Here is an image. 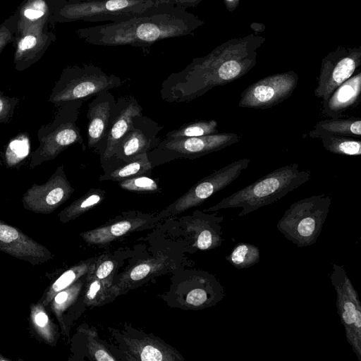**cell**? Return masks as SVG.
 Returning a JSON list of instances; mask_svg holds the SVG:
<instances>
[{"mask_svg":"<svg viewBox=\"0 0 361 361\" xmlns=\"http://www.w3.org/2000/svg\"><path fill=\"white\" fill-rule=\"evenodd\" d=\"M114 267L115 264L111 260L97 261L92 274L106 287L111 288Z\"/></svg>","mask_w":361,"mask_h":361,"instance_id":"cell-37","label":"cell"},{"mask_svg":"<svg viewBox=\"0 0 361 361\" xmlns=\"http://www.w3.org/2000/svg\"><path fill=\"white\" fill-rule=\"evenodd\" d=\"M130 350L142 361H172L181 360L180 355L171 348H167L157 341L147 339H126Z\"/></svg>","mask_w":361,"mask_h":361,"instance_id":"cell-21","label":"cell"},{"mask_svg":"<svg viewBox=\"0 0 361 361\" xmlns=\"http://www.w3.org/2000/svg\"><path fill=\"white\" fill-rule=\"evenodd\" d=\"M361 65V47H338L322 59L315 97L325 102L333 91L355 74Z\"/></svg>","mask_w":361,"mask_h":361,"instance_id":"cell-12","label":"cell"},{"mask_svg":"<svg viewBox=\"0 0 361 361\" xmlns=\"http://www.w3.org/2000/svg\"><path fill=\"white\" fill-rule=\"evenodd\" d=\"M19 102V98L9 97L0 90V125L11 122Z\"/></svg>","mask_w":361,"mask_h":361,"instance_id":"cell-36","label":"cell"},{"mask_svg":"<svg viewBox=\"0 0 361 361\" xmlns=\"http://www.w3.org/2000/svg\"><path fill=\"white\" fill-rule=\"evenodd\" d=\"M240 0H224V4L229 12H233L238 6Z\"/></svg>","mask_w":361,"mask_h":361,"instance_id":"cell-40","label":"cell"},{"mask_svg":"<svg viewBox=\"0 0 361 361\" xmlns=\"http://www.w3.org/2000/svg\"><path fill=\"white\" fill-rule=\"evenodd\" d=\"M45 22L19 26V37L14 54L16 69L24 71L35 63L45 51L51 41L49 35L43 31Z\"/></svg>","mask_w":361,"mask_h":361,"instance_id":"cell-18","label":"cell"},{"mask_svg":"<svg viewBox=\"0 0 361 361\" xmlns=\"http://www.w3.org/2000/svg\"><path fill=\"white\" fill-rule=\"evenodd\" d=\"M250 162V158H243L213 171L159 212L158 217L174 216L200 205L212 195L231 184L249 166Z\"/></svg>","mask_w":361,"mask_h":361,"instance_id":"cell-10","label":"cell"},{"mask_svg":"<svg viewBox=\"0 0 361 361\" xmlns=\"http://www.w3.org/2000/svg\"><path fill=\"white\" fill-rule=\"evenodd\" d=\"M218 123L215 120H199L182 125L168 132L164 138L174 139L199 137L219 133Z\"/></svg>","mask_w":361,"mask_h":361,"instance_id":"cell-28","label":"cell"},{"mask_svg":"<svg viewBox=\"0 0 361 361\" xmlns=\"http://www.w3.org/2000/svg\"><path fill=\"white\" fill-rule=\"evenodd\" d=\"M88 348L92 357L97 361H114L116 359L94 338H89Z\"/></svg>","mask_w":361,"mask_h":361,"instance_id":"cell-38","label":"cell"},{"mask_svg":"<svg viewBox=\"0 0 361 361\" xmlns=\"http://www.w3.org/2000/svg\"><path fill=\"white\" fill-rule=\"evenodd\" d=\"M311 179V172L294 163L279 167L255 182L223 198L204 212L241 208L239 216L272 204Z\"/></svg>","mask_w":361,"mask_h":361,"instance_id":"cell-3","label":"cell"},{"mask_svg":"<svg viewBox=\"0 0 361 361\" xmlns=\"http://www.w3.org/2000/svg\"><path fill=\"white\" fill-rule=\"evenodd\" d=\"M32 322L38 332L49 342L53 339L51 324L47 314L40 306H37L32 311Z\"/></svg>","mask_w":361,"mask_h":361,"instance_id":"cell-35","label":"cell"},{"mask_svg":"<svg viewBox=\"0 0 361 361\" xmlns=\"http://www.w3.org/2000/svg\"><path fill=\"white\" fill-rule=\"evenodd\" d=\"M240 139L237 133L219 132L199 137L164 138L147 155L154 168L176 159H197L238 142Z\"/></svg>","mask_w":361,"mask_h":361,"instance_id":"cell-8","label":"cell"},{"mask_svg":"<svg viewBox=\"0 0 361 361\" xmlns=\"http://www.w3.org/2000/svg\"><path fill=\"white\" fill-rule=\"evenodd\" d=\"M314 130L324 131L335 135L360 138V118H329L318 121Z\"/></svg>","mask_w":361,"mask_h":361,"instance_id":"cell-26","label":"cell"},{"mask_svg":"<svg viewBox=\"0 0 361 361\" xmlns=\"http://www.w3.org/2000/svg\"><path fill=\"white\" fill-rule=\"evenodd\" d=\"M298 79V75L293 71L263 78L240 93L238 106L257 109L271 108L292 95Z\"/></svg>","mask_w":361,"mask_h":361,"instance_id":"cell-11","label":"cell"},{"mask_svg":"<svg viewBox=\"0 0 361 361\" xmlns=\"http://www.w3.org/2000/svg\"><path fill=\"white\" fill-rule=\"evenodd\" d=\"M113 294L116 295L113 287H106L93 275L92 271L87 274L84 300L86 305H101L106 302Z\"/></svg>","mask_w":361,"mask_h":361,"instance_id":"cell-30","label":"cell"},{"mask_svg":"<svg viewBox=\"0 0 361 361\" xmlns=\"http://www.w3.org/2000/svg\"><path fill=\"white\" fill-rule=\"evenodd\" d=\"M29 135L22 133L8 143L4 154V160L7 168H17L30 154Z\"/></svg>","mask_w":361,"mask_h":361,"instance_id":"cell-27","label":"cell"},{"mask_svg":"<svg viewBox=\"0 0 361 361\" xmlns=\"http://www.w3.org/2000/svg\"><path fill=\"white\" fill-rule=\"evenodd\" d=\"M117 110V100L106 90L98 93L87 105V146L102 155L106 135Z\"/></svg>","mask_w":361,"mask_h":361,"instance_id":"cell-15","label":"cell"},{"mask_svg":"<svg viewBox=\"0 0 361 361\" xmlns=\"http://www.w3.org/2000/svg\"><path fill=\"white\" fill-rule=\"evenodd\" d=\"M202 0H70L61 4L57 18L61 22H121L171 6L191 8Z\"/></svg>","mask_w":361,"mask_h":361,"instance_id":"cell-4","label":"cell"},{"mask_svg":"<svg viewBox=\"0 0 361 361\" xmlns=\"http://www.w3.org/2000/svg\"><path fill=\"white\" fill-rule=\"evenodd\" d=\"M164 128L149 117L140 114L133 118V127L116 148L110 161L127 162L155 148L162 138L158 135Z\"/></svg>","mask_w":361,"mask_h":361,"instance_id":"cell-14","label":"cell"},{"mask_svg":"<svg viewBox=\"0 0 361 361\" xmlns=\"http://www.w3.org/2000/svg\"><path fill=\"white\" fill-rule=\"evenodd\" d=\"M264 42V37L250 34L229 39L206 56L194 58L162 82L161 98L169 103L189 102L238 80L255 66L257 49Z\"/></svg>","mask_w":361,"mask_h":361,"instance_id":"cell-1","label":"cell"},{"mask_svg":"<svg viewBox=\"0 0 361 361\" xmlns=\"http://www.w3.org/2000/svg\"><path fill=\"white\" fill-rule=\"evenodd\" d=\"M73 192L61 164L47 182L41 185L33 183L23 195L22 202L29 211L50 214L66 202Z\"/></svg>","mask_w":361,"mask_h":361,"instance_id":"cell-13","label":"cell"},{"mask_svg":"<svg viewBox=\"0 0 361 361\" xmlns=\"http://www.w3.org/2000/svg\"><path fill=\"white\" fill-rule=\"evenodd\" d=\"M0 250L32 264L47 262L51 253L19 229L0 220Z\"/></svg>","mask_w":361,"mask_h":361,"instance_id":"cell-16","label":"cell"},{"mask_svg":"<svg viewBox=\"0 0 361 361\" xmlns=\"http://www.w3.org/2000/svg\"><path fill=\"white\" fill-rule=\"evenodd\" d=\"M106 197V191L101 188H90L82 196L63 209L59 214L61 221L67 222L101 204Z\"/></svg>","mask_w":361,"mask_h":361,"instance_id":"cell-24","label":"cell"},{"mask_svg":"<svg viewBox=\"0 0 361 361\" xmlns=\"http://www.w3.org/2000/svg\"><path fill=\"white\" fill-rule=\"evenodd\" d=\"M361 72L353 75L338 86L329 98L321 103V115L328 118L343 117L360 102Z\"/></svg>","mask_w":361,"mask_h":361,"instance_id":"cell-19","label":"cell"},{"mask_svg":"<svg viewBox=\"0 0 361 361\" xmlns=\"http://www.w3.org/2000/svg\"><path fill=\"white\" fill-rule=\"evenodd\" d=\"M49 9L44 0H28L20 11L18 27L45 22Z\"/></svg>","mask_w":361,"mask_h":361,"instance_id":"cell-31","label":"cell"},{"mask_svg":"<svg viewBox=\"0 0 361 361\" xmlns=\"http://www.w3.org/2000/svg\"><path fill=\"white\" fill-rule=\"evenodd\" d=\"M82 288L81 281L75 283L57 293L52 299V308L60 322L62 321L61 318L62 312L75 301Z\"/></svg>","mask_w":361,"mask_h":361,"instance_id":"cell-34","label":"cell"},{"mask_svg":"<svg viewBox=\"0 0 361 361\" xmlns=\"http://www.w3.org/2000/svg\"><path fill=\"white\" fill-rule=\"evenodd\" d=\"M309 136L320 139L324 149L331 153L345 156L361 154L360 138L335 135L314 129L309 133Z\"/></svg>","mask_w":361,"mask_h":361,"instance_id":"cell-22","label":"cell"},{"mask_svg":"<svg viewBox=\"0 0 361 361\" xmlns=\"http://www.w3.org/2000/svg\"><path fill=\"white\" fill-rule=\"evenodd\" d=\"M165 265L162 259L144 261L133 267L122 277L121 281L126 285L127 283L135 282L148 276L150 274L160 270Z\"/></svg>","mask_w":361,"mask_h":361,"instance_id":"cell-33","label":"cell"},{"mask_svg":"<svg viewBox=\"0 0 361 361\" xmlns=\"http://www.w3.org/2000/svg\"><path fill=\"white\" fill-rule=\"evenodd\" d=\"M118 186L125 190L140 193H157L161 190L159 178L149 175H141L120 180Z\"/></svg>","mask_w":361,"mask_h":361,"instance_id":"cell-32","label":"cell"},{"mask_svg":"<svg viewBox=\"0 0 361 361\" xmlns=\"http://www.w3.org/2000/svg\"><path fill=\"white\" fill-rule=\"evenodd\" d=\"M152 169L147 153H143L111 171L104 172L99 176V180L118 182L137 176H151Z\"/></svg>","mask_w":361,"mask_h":361,"instance_id":"cell-23","label":"cell"},{"mask_svg":"<svg viewBox=\"0 0 361 361\" xmlns=\"http://www.w3.org/2000/svg\"><path fill=\"white\" fill-rule=\"evenodd\" d=\"M329 279L336 293L337 312L345 338L361 361V303L357 292L341 264H333Z\"/></svg>","mask_w":361,"mask_h":361,"instance_id":"cell-9","label":"cell"},{"mask_svg":"<svg viewBox=\"0 0 361 361\" xmlns=\"http://www.w3.org/2000/svg\"><path fill=\"white\" fill-rule=\"evenodd\" d=\"M225 259L236 269H246L259 262L260 252L259 249L252 244L239 243Z\"/></svg>","mask_w":361,"mask_h":361,"instance_id":"cell-29","label":"cell"},{"mask_svg":"<svg viewBox=\"0 0 361 361\" xmlns=\"http://www.w3.org/2000/svg\"><path fill=\"white\" fill-rule=\"evenodd\" d=\"M153 221L148 214L129 212L124 217L109 225L84 232L82 238L90 244H104L143 226Z\"/></svg>","mask_w":361,"mask_h":361,"instance_id":"cell-20","label":"cell"},{"mask_svg":"<svg viewBox=\"0 0 361 361\" xmlns=\"http://www.w3.org/2000/svg\"><path fill=\"white\" fill-rule=\"evenodd\" d=\"M83 103L78 100L58 106L51 122L39 128L37 132L39 145L30 154V169L54 160L71 145H83V138L77 125Z\"/></svg>","mask_w":361,"mask_h":361,"instance_id":"cell-5","label":"cell"},{"mask_svg":"<svg viewBox=\"0 0 361 361\" xmlns=\"http://www.w3.org/2000/svg\"><path fill=\"white\" fill-rule=\"evenodd\" d=\"M204 23L188 8L171 6L125 21L80 28L76 34L92 45L144 49L161 40L190 35Z\"/></svg>","mask_w":361,"mask_h":361,"instance_id":"cell-2","label":"cell"},{"mask_svg":"<svg viewBox=\"0 0 361 361\" xmlns=\"http://www.w3.org/2000/svg\"><path fill=\"white\" fill-rule=\"evenodd\" d=\"M117 110L109 127L104 150L100 157L102 167L113 157L118 145L133 127V118L142 114V108L133 95L119 97Z\"/></svg>","mask_w":361,"mask_h":361,"instance_id":"cell-17","label":"cell"},{"mask_svg":"<svg viewBox=\"0 0 361 361\" xmlns=\"http://www.w3.org/2000/svg\"><path fill=\"white\" fill-rule=\"evenodd\" d=\"M331 197L312 195L290 204L276 224L286 239L299 247L314 244L329 212Z\"/></svg>","mask_w":361,"mask_h":361,"instance_id":"cell-7","label":"cell"},{"mask_svg":"<svg viewBox=\"0 0 361 361\" xmlns=\"http://www.w3.org/2000/svg\"><path fill=\"white\" fill-rule=\"evenodd\" d=\"M125 80L108 74L93 63H82L65 68L53 87L48 102L58 106L81 100L84 102L104 91L121 87Z\"/></svg>","mask_w":361,"mask_h":361,"instance_id":"cell-6","label":"cell"},{"mask_svg":"<svg viewBox=\"0 0 361 361\" xmlns=\"http://www.w3.org/2000/svg\"><path fill=\"white\" fill-rule=\"evenodd\" d=\"M96 262L97 261H86L63 272L48 290L44 299L43 305H48L57 293L71 286L73 283L76 282L79 278L87 275L90 272L93 271Z\"/></svg>","mask_w":361,"mask_h":361,"instance_id":"cell-25","label":"cell"},{"mask_svg":"<svg viewBox=\"0 0 361 361\" xmlns=\"http://www.w3.org/2000/svg\"><path fill=\"white\" fill-rule=\"evenodd\" d=\"M13 27L9 24L0 25V54L4 47L11 41L13 36Z\"/></svg>","mask_w":361,"mask_h":361,"instance_id":"cell-39","label":"cell"}]
</instances>
